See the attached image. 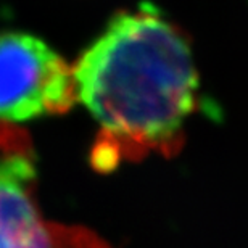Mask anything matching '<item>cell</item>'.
<instances>
[{"mask_svg":"<svg viewBox=\"0 0 248 248\" xmlns=\"http://www.w3.org/2000/svg\"><path fill=\"white\" fill-rule=\"evenodd\" d=\"M76 98L73 69L42 39L0 32V121L64 115Z\"/></svg>","mask_w":248,"mask_h":248,"instance_id":"cell-3","label":"cell"},{"mask_svg":"<svg viewBox=\"0 0 248 248\" xmlns=\"http://www.w3.org/2000/svg\"><path fill=\"white\" fill-rule=\"evenodd\" d=\"M37 177L29 134L0 121V248H111L82 226L44 219L36 202Z\"/></svg>","mask_w":248,"mask_h":248,"instance_id":"cell-2","label":"cell"},{"mask_svg":"<svg viewBox=\"0 0 248 248\" xmlns=\"http://www.w3.org/2000/svg\"><path fill=\"white\" fill-rule=\"evenodd\" d=\"M71 69L78 102L102 126L97 168L181 148L198 73L184 32L155 7L116 13Z\"/></svg>","mask_w":248,"mask_h":248,"instance_id":"cell-1","label":"cell"}]
</instances>
